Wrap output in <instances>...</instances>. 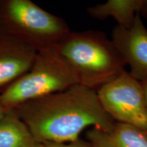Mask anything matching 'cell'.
<instances>
[{
  "instance_id": "5b68a950",
  "label": "cell",
  "mask_w": 147,
  "mask_h": 147,
  "mask_svg": "<svg viewBox=\"0 0 147 147\" xmlns=\"http://www.w3.org/2000/svg\"><path fill=\"white\" fill-rule=\"evenodd\" d=\"M102 107L117 122L147 132V106L142 83L125 70L96 91Z\"/></svg>"
},
{
  "instance_id": "7a4b0ae2",
  "label": "cell",
  "mask_w": 147,
  "mask_h": 147,
  "mask_svg": "<svg viewBox=\"0 0 147 147\" xmlns=\"http://www.w3.org/2000/svg\"><path fill=\"white\" fill-rule=\"evenodd\" d=\"M52 48L71 67L79 84L95 91L125 70L113 41L98 31H70Z\"/></svg>"
},
{
  "instance_id": "3957f363",
  "label": "cell",
  "mask_w": 147,
  "mask_h": 147,
  "mask_svg": "<svg viewBox=\"0 0 147 147\" xmlns=\"http://www.w3.org/2000/svg\"><path fill=\"white\" fill-rule=\"evenodd\" d=\"M79 84L71 67L53 48L38 51L28 71L0 93L7 111Z\"/></svg>"
},
{
  "instance_id": "30bf717a",
  "label": "cell",
  "mask_w": 147,
  "mask_h": 147,
  "mask_svg": "<svg viewBox=\"0 0 147 147\" xmlns=\"http://www.w3.org/2000/svg\"><path fill=\"white\" fill-rule=\"evenodd\" d=\"M38 144L15 110L7 111L0 119V147H37Z\"/></svg>"
},
{
  "instance_id": "277c9868",
  "label": "cell",
  "mask_w": 147,
  "mask_h": 147,
  "mask_svg": "<svg viewBox=\"0 0 147 147\" xmlns=\"http://www.w3.org/2000/svg\"><path fill=\"white\" fill-rule=\"evenodd\" d=\"M70 31L63 18L30 0L0 1V32L17 38L37 51L52 48Z\"/></svg>"
},
{
  "instance_id": "8992f818",
  "label": "cell",
  "mask_w": 147,
  "mask_h": 147,
  "mask_svg": "<svg viewBox=\"0 0 147 147\" xmlns=\"http://www.w3.org/2000/svg\"><path fill=\"white\" fill-rule=\"evenodd\" d=\"M111 40L132 76L140 82L147 80V29L140 14H136L130 28L116 26Z\"/></svg>"
},
{
  "instance_id": "5bb4252c",
  "label": "cell",
  "mask_w": 147,
  "mask_h": 147,
  "mask_svg": "<svg viewBox=\"0 0 147 147\" xmlns=\"http://www.w3.org/2000/svg\"><path fill=\"white\" fill-rule=\"evenodd\" d=\"M7 110L5 109L2 104H1V101H0V119H1L3 116L5 115V114L6 113Z\"/></svg>"
},
{
  "instance_id": "ba28073f",
  "label": "cell",
  "mask_w": 147,
  "mask_h": 147,
  "mask_svg": "<svg viewBox=\"0 0 147 147\" xmlns=\"http://www.w3.org/2000/svg\"><path fill=\"white\" fill-rule=\"evenodd\" d=\"M86 138L92 147H147V132L123 123L115 122L108 131L92 127Z\"/></svg>"
},
{
  "instance_id": "8fae6325",
  "label": "cell",
  "mask_w": 147,
  "mask_h": 147,
  "mask_svg": "<svg viewBox=\"0 0 147 147\" xmlns=\"http://www.w3.org/2000/svg\"><path fill=\"white\" fill-rule=\"evenodd\" d=\"M37 147H92L88 141L79 138L70 142H42L38 143Z\"/></svg>"
},
{
  "instance_id": "7c38bea8",
  "label": "cell",
  "mask_w": 147,
  "mask_h": 147,
  "mask_svg": "<svg viewBox=\"0 0 147 147\" xmlns=\"http://www.w3.org/2000/svg\"><path fill=\"white\" fill-rule=\"evenodd\" d=\"M140 14V15H143L144 17L147 18V0H144V5H143V7Z\"/></svg>"
},
{
  "instance_id": "9c48e42d",
  "label": "cell",
  "mask_w": 147,
  "mask_h": 147,
  "mask_svg": "<svg viewBox=\"0 0 147 147\" xmlns=\"http://www.w3.org/2000/svg\"><path fill=\"white\" fill-rule=\"evenodd\" d=\"M144 0H108L105 3L89 7L87 13L96 19L113 17L118 26L129 29L133 25L137 14L140 13Z\"/></svg>"
},
{
  "instance_id": "4fadbf2b",
  "label": "cell",
  "mask_w": 147,
  "mask_h": 147,
  "mask_svg": "<svg viewBox=\"0 0 147 147\" xmlns=\"http://www.w3.org/2000/svg\"><path fill=\"white\" fill-rule=\"evenodd\" d=\"M141 83H142L143 90H144V96H145V99H146V106H147V80H144V81L141 82Z\"/></svg>"
},
{
  "instance_id": "52a82bcc",
  "label": "cell",
  "mask_w": 147,
  "mask_h": 147,
  "mask_svg": "<svg viewBox=\"0 0 147 147\" xmlns=\"http://www.w3.org/2000/svg\"><path fill=\"white\" fill-rule=\"evenodd\" d=\"M37 52L28 44L0 32L1 93L29 70Z\"/></svg>"
},
{
  "instance_id": "6da1fadb",
  "label": "cell",
  "mask_w": 147,
  "mask_h": 147,
  "mask_svg": "<svg viewBox=\"0 0 147 147\" xmlns=\"http://www.w3.org/2000/svg\"><path fill=\"white\" fill-rule=\"evenodd\" d=\"M14 110L38 143L73 142L89 127L108 131L115 123L102 107L96 91L80 84Z\"/></svg>"
}]
</instances>
